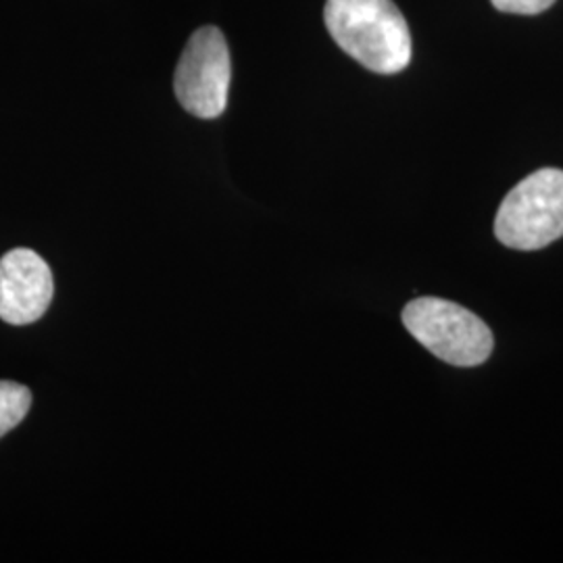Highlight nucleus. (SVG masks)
Listing matches in <instances>:
<instances>
[{
    "mask_svg": "<svg viewBox=\"0 0 563 563\" xmlns=\"http://www.w3.org/2000/svg\"><path fill=\"white\" fill-rule=\"evenodd\" d=\"M323 21L342 51L369 71L393 76L411 60V32L393 0H328Z\"/></svg>",
    "mask_w": 563,
    "mask_h": 563,
    "instance_id": "obj_1",
    "label": "nucleus"
},
{
    "mask_svg": "<svg viewBox=\"0 0 563 563\" xmlns=\"http://www.w3.org/2000/svg\"><path fill=\"white\" fill-rule=\"evenodd\" d=\"M407 332L439 360L455 367H476L493 353V332L457 302L422 297L402 309Z\"/></svg>",
    "mask_w": 563,
    "mask_h": 563,
    "instance_id": "obj_2",
    "label": "nucleus"
},
{
    "mask_svg": "<svg viewBox=\"0 0 563 563\" xmlns=\"http://www.w3.org/2000/svg\"><path fill=\"white\" fill-rule=\"evenodd\" d=\"M495 234L516 251H539L563 239V172L544 167L523 178L505 197Z\"/></svg>",
    "mask_w": 563,
    "mask_h": 563,
    "instance_id": "obj_3",
    "label": "nucleus"
},
{
    "mask_svg": "<svg viewBox=\"0 0 563 563\" xmlns=\"http://www.w3.org/2000/svg\"><path fill=\"white\" fill-rule=\"evenodd\" d=\"M230 80L232 59L222 30L199 27L186 42L174 74L176 99L190 115L216 120L228 107Z\"/></svg>",
    "mask_w": 563,
    "mask_h": 563,
    "instance_id": "obj_4",
    "label": "nucleus"
},
{
    "mask_svg": "<svg viewBox=\"0 0 563 563\" xmlns=\"http://www.w3.org/2000/svg\"><path fill=\"white\" fill-rule=\"evenodd\" d=\"M48 263L32 249H13L0 260V320L11 325L38 322L53 301Z\"/></svg>",
    "mask_w": 563,
    "mask_h": 563,
    "instance_id": "obj_5",
    "label": "nucleus"
},
{
    "mask_svg": "<svg viewBox=\"0 0 563 563\" xmlns=\"http://www.w3.org/2000/svg\"><path fill=\"white\" fill-rule=\"evenodd\" d=\"M32 407V393L27 386L2 380L0 383V439L18 428Z\"/></svg>",
    "mask_w": 563,
    "mask_h": 563,
    "instance_id": "obj_6",
    "label": "nucleus"
},
{
    "mask_svg": "<svg viewBox=\"0 0 563 563\" xmlns=\"http://www.w3.org/2000/svg\"><path fill=\"white\" fill-rule=\"evenodd\" d=\"M495 9L514 15H537L547 11L555 0H490Z\"/></svg>",
    "mask_w": 563,
    "mask_h": 563,
    "instance_id": "obj_7",
    "label": "nucleus"
}]
</instances>
